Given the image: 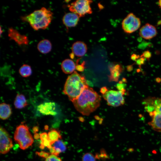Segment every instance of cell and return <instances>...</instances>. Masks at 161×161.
Segmentation results:
<instances>
[{
	"label": "cell",
	"instance_id": "6da1fadb",
	"mask_svg": "<svg viewBox=\"0 0 161 161\" xmlns=\"http://www.w3.org/2000/svg\"><path fill=\"white\" fill-rule=\"evenodd\" d=\"M101 98L92 88H85L73 103L76 109L84 115L88 116L100 106Z\"/></svg>",
	"mask_w": 161,
	"mask_h": 161
},
{
	"label": "cell",
	"instance_id": "7a4b0ae2",
	"mask_svg": "<svg viewBox=\"0 0 161 161\" xmlns=\"http://www.w3.org/2000/svg\"><path fill=\"white\" fill-rule=\"evenodd\" d=\"M53 15L50 10L42 7L28 15L22 16L21 19L28 22L33 29L37 30L48 27L52 19Z\"/></svg>",
	"mask_w": 161,
	"mask_h": 161
},
{
	"label": "cell",
	"instance_id": "3957f363",
	"mask_svg": "<svg viewBox=\"0 0 161 161\" xmlns=\"http://www.w3.org/2000/svg\"><path fill=\"white\" fill-rule=\"evenodd\" d=\"M88 87L84 77L75 71L67 78L63 92L72 102Z\"/></svg>",
	"mask_w": 161,
	"mask_h": 161
},
{
	"label": "cell",
	"instance_id": "277c9868",
	"mask_svg": "<svg viewBox=\"0 0 161 161\" xmlns=\"http://www.w3.org/2000/svg\"><path fill=\"white\" fill-rule=\"evenodd\" d=\"M142 103L152 118L148 125L154 130L161 132V98L148 97L144 99Z\"/></svg>",
	"mask_w": 161,
	"mask_h": 161
},
{
	"label": "cell",
	"instance_id": "5b68a950",
	"mask_svg": "<svg viewBox=\"0 0 161 161\" xmlns=\"http://www.w3.org/2000/svg\"><path fill=\"white\" fill-rule=\"evenodd\" d=\"M14 139L22 150L28 148L33 142V138L28 127L24 124H21L16 127L14 133Z\"/></svg>",
	"mask_w": 161,
	"mask_h": 161
},
{
	"label": "cell",
	"instance_id": "8992f818",
	"mask_svg": "<svg viewBox=\"0 0 161 161\" xmlns=\"http://www.w3.org/2000/svg\"><path fill=\"white\" fill-rule=\"evenodd\" d=\"M92 1L87 0H76L68 6L69 10L77 15L80 17H83L86 14H91L92 10L90 4Z\"/></svg>",
	"mask_w": 161,
	"mask_h": 161
},
{
	"label": "cell",
	"instance_id": "52a82bcc",
	"mask_svg": "<svg viewBox=\"0 0 161 161\" xmlns=\"http://www.w3.org/2000/svg\"><path fill=\"white\" fill-rule=\"evenodd\" d=\"M126 90L124 89L121 90H108L103 96L106 100L109 105L117 107L124 104L125 100L123 95Z\"/></svg>",
	"mask_w": 161,
	"mask_h": 161
},
{
	"label": "cell",
	"instance_id": "ba28073f",
	"mask_svg": "<svg viewBox=\"0 0 161 161\" xmlns=\"http://www.w3.org/2000/svg\"><path fill=\"white\" fill-rule=\"evenodd\" d=\"M140 19L131 13L127 16L122 23V29L125 32L129 34L137 30L140 27Z\"/></svg>",
	"mask_w": 161,
	"mask_h": 161
},
{
	"label": "cell",
	"instance_id": "9c48e42d",
	"mask_svg": "<svg viewBox=\"0 0 161 161\" xmlns=\"http://www.w3.org/2000/svg\"><path fill=\"white\" fill-rule=\"evenodd\" d=\"M0 153L4 154L8 153L13 146L12 140L7 131L1 126L0 129Z\"/></svg>",
	"mask_w": 161,
	"mask_h": 161
},
{
	"label": "cell",
	"instance_id": "30bf717a",
	"mask_svg": "<svg viewBox=\"0 0 161 161\" xmlns=\"http://www.w3.org/2000/svg\"><path fill=\"white\" fill-rule=\"evenodd\" d=\"M157 33L156 27L148 23L145 24L141 27L139 35L144 39L149 40L156 36Z\"/></svg>",
	"mask_w": 161,
	"mask_h": 161
},
{
	"label": "cell",
	"instance_id": "8fae6325",
	"mask_svg": "<svg viewBox=\"0 0 161 161\" xmlns=\"http://www.w3.org/2000/svg\"><path fill=\"white\" fill-rule=\"evenodd\" d=\"M8 32L10 40H14L19 45L28 44L29 40L26 36L21 35L17 31L12 27L8 29Z\"/></svg>",
	"mask_w": 161,
	"mask_h": 161
},
{
	"label": "cell",
	"instance_id": "7c38bea8",
	"mask_svg": "<svg viewBox=\"0 0 161 161\" xmlns=\"http://www.w3.org/2000/svg\"><path fill=\"white\" fill-rule=\"evenodd\" d=\"M37 109L43 115H55L57 114L55 111V104L53 102H45L41 103L37 106Z\"/></svg>",
	"mask_w": 161,
	"mask_h": 161
},
{
	"label": "cell",
	"instance_id": "4fadbf2b",
	"mask_svg": "<svg viewBox=\"0 0 161 161\" xmlns=\"http://www.w3.org/2000/svg\"><path fill=\"white\" fill-rule=\"evenodd\" d=\"M80 17L73 13L65 14L62 18L63 24L67 28L75 26L78 24Z\"/></svg>",
	"mask_w": 161,
	"mask_h": 161
},
{
	"label": "cell",
	"instance_id": "5bb4252c",
	"mask_svg": "<svg viewBox=\"0 0 161 161\" xmlns=\"http://www.w3.org/2000/svg\"><path fill=\"white\" fill-rule=\"evenodd\" d=\"M87 50L86 44L83 42L77 41L72 45V53L76 56L81 57L84 55Z\"/></svg>",
	"mask_w": 161,
	"mask_h": 161
},
{
	"label": "cell",
	"instance_id": "9a60e30c",
	"mask_svg": "<svg viewBox=\"0 0 161 161\" xmlns=\"http://www.w3.org/2000/svg\"><path fill=\"white\" fill-rule=\"evenodd\" d=\"M66 149V147L64 143L59 140L54 143L49 150L51 154L58 156L60 153L65 151Z\"/></svg>",
	"mask_w": 161,
	"mask_h": 161
},
{
	"label": "cell",
	"instance_id": "2e32d148",
	"mask_svg": "<svg viewBox=\"0 0 161 161\" xmlns=\"http://www.w3.org/2000/svg\"><path fill=\"white\" fill-rule=\"evenodd\" d=\"M76 66L74 61L69 59L64 60L61 64V68L63 72L66 74L72 73L76 68Z\"/></svg>",
	"mask_w": 161,
	"mask_h": 161
},
{
	"label": "cell",
	"instance_id": "e0dca14e",
	"mask_svg": "<svg viewBox=\"0 0 161 161\" xmlns=\"http://www.w3.org/2000/svg\"><path fill=\"white\" fill-rule=\"evenodd\" d=\"M37 48L38 51L43 54H47L51 50L52 45L48 40L44 39L40 41L38 44Z\"/></svg>",
	"mask_w": 161,
	"mask_h": 161
},
{
	"label": "cell",
	"instance_id": "ac0fdd59",
	"mask_svg": "<svg viewBox=\"0 0 161 161\" xmlns=\"http://www.w3.org/2000/svg\"><path fill=\"white\" fill-rule=\"evenodd\" d=\"M12 113L11 108L10 105L3 103L0 105V117L3 120L8 119Z\"/></svg>",
	"mask_w": 161,
	"mask_h": 161
},
{
	"label": "cell",
	"instance_id": "d6986e66",
	"mask_svg": "<svg viewBox=\"0 0 161 161\" xmlns=\"http://www.w3.org/2000/svg\"><path fill=\"white\" fill-rule=\"evenodd\" d=\"M110 70L111 75L109 76V80L117 81L123 70L121 66L119 64H116L110 67Z\"/></svg>",
	"mask_w": 161,
	"mask_h": 161
},
{
	"label": "cell",
	"instance_id": "ffe728a7",
	"mask_svg": "<svg viewBox=\"0 0 161 161\" xmlns=\"http://www.w3.org/2000/svg\"><path fill=\"white\" fill-rule=\"evenodd\" d=\"M14 104L15 108L18 109H22L28 105L25 96L20 94H18L16 95Z\"/></svg>",
	"mask_w": 161,
	"mask_h": 161
},
{
	"label": "cell",
	"instance_id": "44dd1931",
	"mask_svg": "<svg viewBox=\"0 0 161 161\" xmlns=\"http://www.w3.org/2000/svg\"><path fill=\"white\" fill-rule=\"evenodd\" d=\"M40 138L41 140L40 148L41 149H44L46 147L49 149L52 147V145L49 139L48 134L46 132H43L40 134Z\"/></svg>",
	"mask_w": 161,
	"mask_h": 161
},
{
	"label": "cell",
	"instance_id": "7402d4cb",
	"mask_svg": "<svg viewBox=\"0 0 161 161\" xmlns=\"http://www.w3.org/2000/svg\"><path fill=\"white\" fill-rule=\"evenodd\" d=\"M48 136L52 145L61 138L59 131L55 129H52L48 133Z\"/></svg>",
	"mask_w": 161,
	"mask_h": 161
},
{
	"label": "cell",
	"instance_id": "603a6c76",
	"mask_svg": "<svg viewBox=\"0 0 161 161\" xmlns=\"http://www.w3.org/2000/svg\"><path fill=\"white\" fill-rule=\"evenodd\" d=\"M19 73L23 77H27L30 76L32 73V70L30 66L24 64L19 69Z\"/></svg>",
	"mask_w": 161,
	"mask_h": 161
},
{
	"label": "cell",
	"instance_id": "cb8c5ba5",
	"mask_svg": "<svg viewBox=\"0 0 161 161\" xmlns=\"http://www.w3.org/2000/svg\"><path fill=\"white\" fill-rule=\"evenodd\" d=\"M96 157L92 154L87 153L85 154L82 158V161H96Z\"/></svg>",
	"mask_w": 161,
	"mask_h": 161
},
{
	"label": "cell",
	"instance_id": "d4e9b609",
	"mask_svg": "<svg viewBox=\"0 0 161 161\" xmlns=\"http://www.w3.org/2000/svg\"><path fill=\"white\" fill-rule=\"evenodd\" d=\"M45 161H62L61 159L57 156L51 154L46 158Z\"/></svg>",
	"mask_w": 161,
	"mask_h": 161
},
{
	"label": "cell",
	"instance_id": "484cf974",
	"mask_svg": "<svg viewBox=\"0 0 161 161\" xmlns=\"http://www.w3.org/2000/svg\"><path fill=\"white\" fill-rule=\"evenodd\" d=\"M151 56V52L148 50L144 52L140 56V57H143L147 60H149Z\"/></svg>",
	"mask_w": 161,
	"mask_h": 161
},
{
	"label": "cell",
	"instance_id": "4316f807",
	"mask_svg": "<svg viewBox=\"0 0 161 161\" xmlns=\"http://www.w3.org/2000/svg\"><path fill=\"white\" fill-rule=\"evenodd\" d=\"M36 153L39 156L46 158L48 157L49 155V153L44 151L36 152Z\"/></svg>",
	"mask_w": 161,
	"mask_h": 161
},
{
	"label": "cell",
	"instance_id": "83f0119b",
	"mask_svg": "<svg viewBox=\"0 0 161 161\" xmlns=\"http://www.w3.org/2000/svg\"><path fill=\"white\" fill-rule=\"evenodd\" d=\"M84 62H83L81 64H77L76 66V69L78 71L82 72L84 70Z\"/></svg>",
	"mask_w": 161,
	"mask_h": 161
},
{
	"label": "cell",
	"instance_id": "f1b7e54d",
	"mask_svg": "<svg viewBox=\"0 0 161 161\" xmlns=\"http://www.w3.org/2000/svg\"><path fill=\"white\" fill-rule=\"evenodd\" d=\"M131 59L134 61H136L139 58H140V56L138 55H137L135 54H133L131 56Z\"/></svg>",
	"mask_w": 161,
	"mask_h": 161
},
{
	"label": "cell",
	"instance_id": "f546056e",
	"mask_svg": "<svg viewBox=\"0 0 161 161\" xmlns=\"http://www.w3.org/2000/svg\"><path fill=\"white\" fill-rule=\"evenodd\" d=\"M108 90L106 87H103L101 88L100 90V92L103 95L105 94Z\"/></svg>",
	"mask_w": 161,
	"mask_h": 161
},
{
	"label": "cell",
	"instance_id": "4dcf8cb0",
	"mask_svg": "<svg viewBox=\"0 0 161 161\" xmlns=\"http://www.w3.org/2000/svg\"><path fill=\"white\" fill-rule=\"evenodd\" d=\"M33 131L35 133H36L37 131H38V128L37 126H35L33 127Z\"/></svg>",
	"mask_w": 161,
	"mask_h": 161
},
{
	"label": "cell",
	"instance_id": "1f68e13d",
	"mask_svg": "<svg viewBox=\"0 0 161 161\" xmlns=\"http://www.w3.org/2000/svg\"><path fill=\"white\" fill-rule=\"evenodd\" d=\"M34 137L35 139H38L40 138V135L37 133H35L34 134Z\"/></svg>",
	"mask_w": 161,
	"mask_h": 161
},
{
	"label": "cell",
	"instance_id": "d6a6232c",
	"mask_svg": "<svg viewBox=\"0 0 161 161\" xmlns=\"http://www.w3.org/2000/svg\"><path fill=\"white\" fill-rule=\"evenodd\" d=\"M158 3L159 6L161 8V0H159Z\"/></svg>",
	"mask_w": 161,
	"mask_h": 161
}]
</instances>
